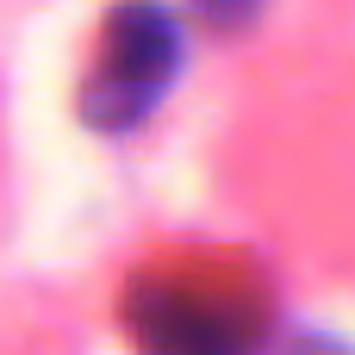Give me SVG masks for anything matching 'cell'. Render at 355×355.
Segmentation results:
<instances>
[{
	"label": "cell",
	"mask_w": 355,
	"mask_h": 355,
	"mask_svg": "<svg viewBox=\"0 0 355 355\" xmlns=\"http://www.w3.org/2000/svg\"><path fill=\"white\" fill-rule=\"evenodd\" d=\"M100 44H106V50H100L106 87H94V100L112 94V100H131V106H150L156 87L175 75V56H181V31H175V19L156 12V6L112 12Z\"/></svg>",
	"instance_id": "2"
},
{
	"label": "cell",
	"mask_w": 355,
	"mask_h": 355,
	"mask_svg": "<svg viewBox=\"0 0 355 355\" xmlns=\"http://www.w3.org/2000/svg\"><path fill=\"white\" fill-rule=\"evenodd\" d=\"M268 281L231 250H168L125 281V331L144 355H256L268 337Z\"/></svg>",
	"instance_id": "1"
}]
</instances>
